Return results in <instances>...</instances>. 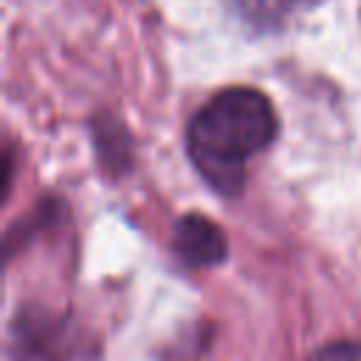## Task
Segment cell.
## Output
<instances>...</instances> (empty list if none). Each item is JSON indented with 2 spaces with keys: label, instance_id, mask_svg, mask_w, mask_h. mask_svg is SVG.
<instances>
[{
  "label": "cell",
  "instance_id": "2",
  "mask_svg": "<svg viewBox=\"0 0 361 361\" xmlns=\"http://www.w3.org/2000/svg\"><path fill=\"white\" fill-rule=\"evenodd\" d=\"M96 338L68 313L23 307L11 322V361H96Z\"/></svg>",
  "mask_w": 361,
  "mask_h": 361
},
{
  "label": "cell",
  "instance_id": "4",
  "mask_svg": "<svg viewBox=\"0 0 361 361\" xmlns=\"http://www.w3.org/2000/svg\"><path fill=\"white\" fill-rule=\"evenodd\" d=\"M316 361H361V341H353V338L330 341L319 350Z\"/></svg>",
  "mask_w": 361,
  "mask_h": 361
},
{
  "label": "cell",
  "instance_id": "1",
  "mask_svg": "<svg viewBox=\"0 0 361 361\" xmlns=\"http://www.w3.org/2000/svg\"><path fill=\"white\" fill-rule=\"evenodd\" d=\"M276 113L257 87L217 90L189 121L186 149L203 180L220 195H237L245 164L276 138Z\"/></svg>",
  "mask_w": 361,
  "mask_h": 361
},
{
  "label": "cell",
  "instance_id": "3",
  "mask_svg": "<svg viewBox=\"0 0 361 361\" xmlns=\"http://www.w3.org/2000/svg\"><path fill=\"white\" fill-rule=\"evenodd\" d=\"M172 245H175L178 257L192 268L220 265L228 254V245H226L220 226L214 220L197 214V212H189L175 223Z\"/></svg>",
  "mask_w": 361,
  "mask_h": 361
}]
</instances>
